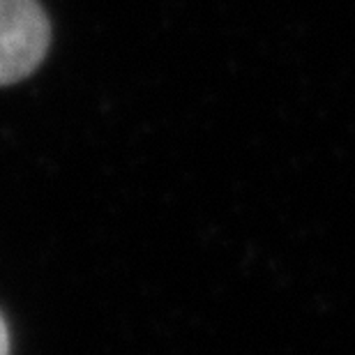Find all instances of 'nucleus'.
Segmentation results:
<instances>
[{
    "mask_svg": "<svg viewBox=\"0 0 355 355\" xmlns=\"http://www.w3.org/2000/svg\"><path fill=\"white\" fill-rule=\"evenodd\" d=\"M0 355H10V332L3 314H0Z\"/></svg>",
    "mask_w": 355,
    "mask_h": 355,
    "instance_id": "f03ea898",
    "label": "nucleus"
},
{
    "mask_svg": "<svg viewBox=\"0 0 355 355\" xmlns=\"http://www.w3.org/2000/svg\"><path fill=\"white\" fill-rule=\"evenodd\" d=\"M51 26L37 0H0V86H12L42 65Z\"/></svg>",
    "mask_w": 355,
    "mask_h": 355,
    "instance_id": "f257e3e1",
    "label": "nucleus"
}]
</instances>
